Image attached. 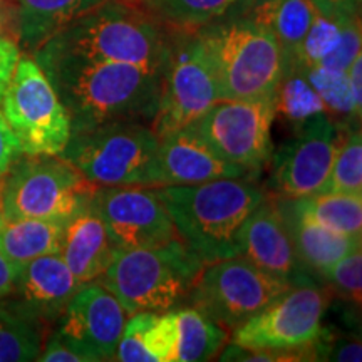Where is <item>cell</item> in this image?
<instances>
[{"mask_svg": "<svg viewBox=\"0 0 362 362\" xmlns=\"http://www.w3.org/2000/svg\"><path fill=\"white\" fill-rule=\"evenodd\" d=\"M33 57L64 104L71 133L111 121L151 124L160 103L165 67L94 62L42 51H35Z\"/></svg>", "mask_w": 362, "mask_h": 362, "instance_id": "6da1fadb", "label": "cell"}, {"mask_svg": "<svg viewBox=\"0 0 362 362\" xmlns=\"http://www.w3.org/2000/svg\"><path fill=\"white\" fill-rule=\"evenodd\" d=\"M173 30L128 0H101L52 35L37 51L94 62L165 67Z\"/></svg>", "mask_w": 362, "mask_h": 362, "instance_id": "7a4b0ae2", "label": "cell"}, {"mask_svg": "<svg viewBox=\"0 0 362 362\" xmlns=\"http://www.w3.org/2000/svg\"><path fill=\"white\" fill-rule=\"evenodd\" d=\"M176 235L205 264L238 257L240 230L267 197L250 178H220L198 185L153 187Z\"/></svg>", "mask_w": 362, "mask_h": 362, "instance_id": "3957f363", "label": "cell"}, {"mask_svg": "<svg viewBox=\"0 0 362 362\" xmlns=\"http://www.w3.org/2000/svg\"><path fill=\"white\" fill-rule=\"evenodd\" d=\"M205 262L180 237L160 245L116 250L98 280L129 315L183 305Z\"/></svg>", "mask_w": 362, "mask_h": 362, "instance_id": "277c9868", "label": "cell"}, {"mask_svg": "<svg viewBox=\"0 0 362 362\" xmlns=\"http://www.w3.org/2000/svg\"><path fill=\"white\" fill-rule=\"evenodd\" d=\"M215 67L221 99L274 96L284 76L280 45L247 13L194 30Z\"/></svg>", "mask_w": 362, "mask_h": 362, "instance_id": "5b68a950", "label": "cell"}, {"mask_svg": "<svg viewBox=\"0 0 362 362\" xmlns=\"http://www.w3.org/2000/svg\"><path fill=\"white\" fill-rule=\"evenodd\" d=\"M160 138L144 121H111L71 133L59 156L96 187H156Z\"/></svg>", "mask_w": 362, "mask_h": 362, "instance_id": "8992f818", "label": "cell"}, {"mask_svg": "<svg viewBox=\"0 0 362 362\" xmlns=\"http://www.w3.org/2000/svg\"><path fill=\"white\" fill-rule=\"evenodd\" d=\"M96 188L62 156L22 155L0 181V216L71 218L89 206Z\"/></svg>", "mask_w": 362, "mask_h": 362, "instance_id": "52a82bcc", "label": "cell"}, {"mask_svg": "<svg viewBox=\"0 0 362 362\" xmlns=\"http://www.w3.org/2000/svg\"><path fill=\"white\" fill-rule=\"evenodd\" d=\"M0 106L22 155H61L71 138V119L34 57L21 56Z\"/></svg>", "mask_w": 362, "mask_h": 362, "instance_id": "ba28073f", "label": "cell"}, {"mask_svg": "<svg viewBox=\"0 0 362 362\" xmlns=\"http://www.w3.org/2000/svg\"><path fill=\"white\" fill-rule=\"evenodd\" d=\"M220 99L215 67L200 35L173 30L160 103L151 121L158 138L192 126Z\"/></svg>", "mask_w": 362, "mask_h": 362, "instance_id": "9c48e42d", "label": "cell"}, {"mask_svg": "<svg viewBox=\"0 0 362 362\" xmlns=\"http://www.w3.org/2000/svg\"><path fill=\"white\" fill-rule=\"evenodd\" d=\"M329 293L319 284L291 285L259 314L233 329L232 342L247 349L300 351L317 361Z\"/></svg>", "mask_w": 362, "mask_h": 362, "instance_id": "30bf717a", "label": "cell"}, {"mask_svg": "<svg viewBox=\"0 0 362 362\" xmlns=\"http://www.w3.org/2000/svg\"><path fill=\"white\" fill-rule=\"evenodd\" d=\"M288 287L243 257H230L205 264L185 305L202 310L211 320L233 330Z\"/></svg>", "mask_w": 362, "mask_h": 362, "instance_id": "8fae6325", "label": "cell"}, {"mask_svg": "<svg viewBox=\"0 0 362 362\" xmlns=\"http://www.w3.org/2000/svg\"><path fill=\"white\" fill-rule=\"evenodd\" d=\"M275 116V94L260 99H220L192 126L216 155L252 175L264 168L274 153Z\"/></svg>", "mask_w": 362, "mask_h": 362, "instance_id": "7c38bea8", "label": "cell"}, {"mask_svg": "<svg viewBox=\"0 0 362 362\" xmlns=\"http://www.w3.org/2000/svg\"><path fill=\"white\" fill-rule=\"evenodd\" d=\"M341 139L325 112L298 124L291 141L272 153L270 187L275 197L297 200L324 193Z\"/></svg>", "mask_w": 362, "mask_h": 362, "instance_id": "4fadbf2b", "label": "cell"}, {"mask_svg": "<svg viewBox=\"0 0 362 362\" xmlns=\"http://www.w3.org/2000/svg\"><path fill=\"white\" fill-rule=\"evenodd\" d=\"M89 206L103 220L116 250L160 245L178 237L153 187H98Z\"/></svg>", "mask_w": 362, "mask_h": 362, "instance_id": "5bb4252c", "label": "cell"}, {"mask_svg": "<svg viewBox=\"0 0 362 362\" xmlns=\"http://www.w3.org/2000/svg\"><path fill=\"white\" fill-rule=\"evenodd\" d=\"M238 255L288 285L319 284L298 260L277 197H265L245 220Z\"/></svg>", "mask_w": 362, "mask_h": 362, "instance_id": "9a60e30c", "label": "cell"}, {"mask_svg": "<svg viewBox=\"0 0 362 362\" xmlns=\"http://www.w3.org/2000/svg\"><path fill=\"white\" fill-rule=\"evenodd\" d=\"M128 317L115 293L93 280L72 296L59 317L57 330L83 344L101 361H112Z\"/></svg>", "mask_w": 362, "mask_h": 362, "instance_id": "2e32d148", "label": "cell"}, {"mask_svg": "<svg viewBox=\"0 0 362 362\" xmlns=\"http://www.w3.org/2000/svg\"><path fill=\"white\" fill-rule=\"evenodd\" d=\"M81 285L62 257L49 253L17 270L7 305L44 327L59 320Z\"/></svg>", "mask_w": 362, "mask_h": 362, "instance_id": "e0dca14e", "label": "cell"}, {"mask_svg": "<svg viewBox=\"0 0 362 362\" xmlns=\"http://www.w3.org/2000/svg\"><path fill=\"white\" fill-rule=\"evenodd\" d=\"M220 178H250V173L216 155L193 126L160 138L156 187L198 185Z\"/></svg>", "mask_w": 362, "mask_h": 362, "instance_id": "ac0fdd59", "label": "cell"}, {"mask_svg": "<svg viewBox=\"0 0 362 362\" xmlns=\"http://www.w3.org/2000/svg\"><path fill=\"white\" fill-rule=\"evenodd\" d=\"M116 248L103 220L93 208L71 216L62 237L59 255L66 262L79 284L98 280L106 272Z\"/></svg>", "mask_w": 362, "mask_h": 362, "instance_id": "d6986e66", "label": "cell"}, {"mask_svg": "<svg viewBox=\"0 0 362 362\" xmlns=\"http://www.w3.org/2000/svg\"><path fill=\"white\" fill-rule=\"evenodd\" d=\"M277 200L287 221L298 260L319 284H322L320 275L330 265L361 247L362 238L347 237L317 223L315 220L296 210L287 198L277 197Z\"/></svg>", "mask_w": 362, "mask_h": 362, "instance_id": "ffe728a7", "label": "cell"}, {"mask_svg": "<svg viewBox=\"0 0 362 362\" xmlns=\"http://www.w3.org/2000/svg\"><path fill=\"white\" fill-rule=\"evenodd\" d=\"M175 310H144L128 317L112 361L175 362Z\"/></svg>", "mask_w": 362, "mask_h": 362, "instance_id": "44dd1931", "label": "cell"}, {"mask_svg": "<svg viewBox=\"0 0 362 362\" xmlns=\"http://www.w3.org/2000/svg\"><path fill=\"white\" fill-rule=\"evenodd\" d=\"M315 12L310 0H253L245 13L274 35L287 69L296 62Z\"/></svg>", "mask_w": 362, "mask_h": 362, "instance_id": "7402d4cb", "label": "cell"}, {"mask_svg": "<svg viewBox=\"0 0 362 362\" xmlns=\"http://www.w3.org/2000/svg\"><path fill=\"white\" fill-rule=\"evenodd\" d=\"M69 218H17L0 216V253L17 270L30 260L59 253Z\"/></svg>", "mask_w": 362, "mask_h": 362, "instance_id": "603a6c76", "label": "cell"}, {"mask_svg": "<svg viewBox=\"0 0 362 362\" xmlns=\"http://www.w3.org/2000/svg\"><path fill=\"white\" fill-rule=\"evenodd\" d=\"M101 0H16L17 39L35 52L52 35Z\"/></svg>", "mask_w": 362, "mask_h": 362, "instance_id": "cb8c5ba5", "label": "cell"}, {"mask_svg": "<svg viewBox=\"0 0 362 362\" xmlns=\"http://www.w3.org/2000/svg\"><path fill=\"white\" fill-rule=\"evenodd\" d=\"M253 0H143L149 16L171 30L193 33L215 22L243 16Z\"/></svg>", "mask_w": 362, "mask_h": 362, "instance_id": "d4e9b609", "label": "cell"}, {"mask_svg": "<svg viewBox=\"0 0 362 362\" xmlns=\"http://www.w3.org/2000/svg\"><path fill=\"white\" fill-rule=\"evenodd\" d=\"M175 362L211 361L230 341V330L192 305L176 307Z\"/></svg>", "mask_w": 362, "mask_h": 362, "instance_id": "484cf974", "label": "cell"}, {"mask_svg": "<svg viewBox=\"0 0 362 362\" xmlns=\"http://www.w3.org/2000/svg\"><path fill=\"white\" fill-rule=\"evenodd\" d=\"M296 210L317 223L347 237L362 238V197L341 193H319L291 200Z\"/></svg>", "mask_w": 362, "mask_h": 362, "instance_id": "4316f807", "label": "cell"}, {"mask_svg": "<svg viewBox=\"0 0 362 362\" xmlns=\"http://www.w3.org/2000/svg\"><path fill=\"white\" fill-rule=\"evenodd\" d=\"M42 346L39 324L7 304H0V362L37 361Z\"/></svg>", "mask_w": 362, "mask_h": 362, "instance_id": "83f0119b", "label": "cell"}, {"mask_svg": "<svg viewBox=\"0 0 362 362\" xmlns=\"http://www.w3.org/2000/svg\"><path fill=\"white\" fill-rule=\"evenodd\" d=\"M275 111L297 126L312 116L325 112L322 99L312 88L302 66H292L284 71L282 79L275 89Z\"/></svg>", "mask_w": 362, "mask_h": 362, "instance_id": "f1b7e54d", "label": "cell"}, {"mask_svg": "<svg viewBox=\"0 0 362 362\" xmlns=\"http://www.w3.org/2000/svg\"><path fill=\"white\" fill-rule=\"evenodd\" d=\"M324 193L362 197V136L356 126L341 139Z\"/></svg>", "mask_w": 362, "mask_h": 362, "instance_id": "f546056e", "label": "cell"}, {"mask_svg": "<svg viewBox=\"0 0 362 362\" xmlns=\"http://www.w3.org/2000/svg\"><path fill=\"white\" fill-rule=\"evenodd\" d=\"M354 17L330 16V13L315 12L314 21H312L309 30H307L305 37L302 40L297 59L292 66L298 64L304 67H312L320 64V61L329 52L334 51V47L341 40L344 27H346V24L351 19H354Z\"/></svg>", "mask_w": 362, "mask_h": 362, "instance_id": "4dcf8cb0", "label": "cell"}, {"mask_svg": "<svg viewBox=\"0 0 362 362\" xmlns=\"http://www.w3.org/2000/svg\"><path fill=\"white\" fill-rule=\"evenodd\" d=\"M304 71L312 88L322 99L327 115L349 116L352 121H356L354 110H352L349 81H347L346 72L330 71L320 66L304 67Z\"/></svg>", "mask_w": 362, "mask_h": 362, "instance_id": "1f68e13d", "label": "cell"}, {"mask_svg": "<svg viewBox=\"0 0 362 362\" xmlns=\"http://www.w3.org/2000/svg\"><path fill=\"white\" fill-rule=\"evenodd\" d=\"M322 282L336 288L341 296L351 298L357 305L361 304L362 293V250L361 247L347 253L336 264L330 265L320 275Z\"/></svg>", "mask_w": 362, "mask_h": 362, "instance_id": "d6a6232c", "label": "cell"}, {"mask_svg": "<svg viewBox=\"0 0 362 362\" xmlns=\"http://www.w3.org/2000/svg\"><path fill=\"white\" fill-rule=\"evenodd\" d=\"M42 362H99L98 354L56 329L37 357Z\"/></svg>", "mask_w": 362, "mask_h": 362, "instance_id": "836d02e7", "label": "cell"}, {"mask_svg": "<svg viewBox=\"0 0 362 362\" xmlns=\"http://www.w3.org/2000/svg\"><path fill=\"white\" fill-rule=\"evenodd\" d=\"M361 54V19L354 17L347 22L344 27L341 40L334 47L332 52H329L322 61H320V67L330 71L346 72L349 66L354 62V59Z\"/></svg>", "mask_w": 362, "mask_h": 362, "instance_id": "e575fe53", "label": "cell"}, {"mask_svg": "<svg viewBox=\"0 0 362 362\" xmlns=\"http://www.w3.org/2000/svg\"><path fill=\"white\" fill-rule=\"evenodd\" d=\"M317 361H342V362H361L362 361V346L359 341H347L339 339L330 342V347L320 341L315 342Z\"/></svg>", "mask_w": 362, "mask_h": 362, "instance_id": "d590c367", "label": "cell"}, {"mask_svg": "<svg viewBox=\"0 0 362 362\" xmlns=\"http://www.w3.org/2000/svg\"><path fill=\"white\" fill-rule=\"evenodd\" d=\"M22 156L19 139L13 134L7 119L0 111V181L8 173L12 165Z\"/></svg>", "mask_w": 362, "mask_h": 362, "instance_id": "8d00e7d4", "label": "cell"}, {"mask_svg": "<svg viewBox=\"0 0 362 362\" xmlns=\"http://www.w3.org/2000/svg\"><path fill=\"white\" fill-rule=\"evenodd\" d=\"M19 59L21 51L16 40L0 35V103H2V98L8 88Z\"/></svg>", "mask_w": 362, "mask_h": 362, "instance_id": "74e56055", "label": "cell"}, {"mask_svg": "<svg viewBox=\"0 0 362 362\" xmlns=\"http://www.w3.org/2000/svg\"><path fill=\"white\" fill-rule=\"evenodd\" d=\"M317 12L330 16L354 17L359 16L361 0H310Z\"/></svg>", "mask_w": 362, "mask_h": 362, "instance_id": "f35d334b", "label": "cell"}, {"mask_svg": "<svg viewBox=\"0 0 362 362\" xmlns=\"http://www.w3.org/2000/svg\"><path fill=\"white\" fill-rule=\"evenodd\" d=\"M347 81H349V90L352 99V110H354L356 119H361L362 111V56L359 54L354 62L346 71Z\"/></svg>", "mask_w": 362, "mask_h": 362, "instance_id": "ab89813d", "label": "cell"}, {"mask_svg": "<svg viewBox=\"0 0 362 362\" xmlns=\"http://www.w3.org/2000/svg\"><path fill=\"white\" fill-rule=\"evenodd\" d=\"M0 35L4 37H17V16L16 7L6 0H0Z\"/></svg>", "mask_w": 362, "mask_h": 362, "instance_id": "60d3db41", "label": "cell"}, {"mask_svg": "<svg viewBox=\"0 0 362 362\" xmlns=\"http://www.w3.org/2000/svg\"><path fill=\"white\" fill-rule=\"evenodd\" d=\"M17 269L0 253V300L11 296L16 282Z\"/></svg>", "mask_w": 362, "mask_h": 362, "instance_id": "b9f144b4", "label": "cell"}]
</instances>
